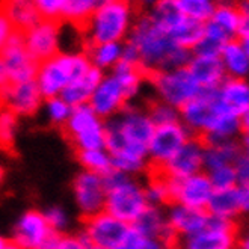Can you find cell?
Segmentation results:
<instances>
[{"instance_id": "obj_1", "label": "cell", "mask_w": 249, "mask_h": 249, "mask_svg": "<svg viewBox=\"0 0 249 249\" xmlns=\"http://www.w3.org/2000/svg\"><path fill=\"white\" fill-rule=\"evenodd\" d=\"M105 150L110 154L113 169L136 178L148 174V143L156 125L146 109L127 105L118 115L105 121Z\"/></svg>"}, {"instance_id": "obj_2", "label": "cell", "mask_w": 249, "mask_h": 249, "mask_svg": "<svg viewBox=\"0 0 249 249\" xmlns=\"http://www.w3.org/2000/svg\"><path fill=\"white\" fill-rule=\"evenodd\" d=\"M180 123L204 145L237 139L243 131L240 118L234 116L217 95V89H202L180 109Z\"/></svg>"}, {"instance_id": "obj_3", "label": "cell", "mask_w": 249, "mask_h": 249, "mask_svg": "<svg viewBox=\"0 0 249 249\" xmlns=\"http://www.w3.org/2000/svg\"><path fill=\"white\" fill-rule=\"evenodd\" d=\"M128 41L136 47L139 65L146 76L156 71L186 67L192 57V52L177 46L150 17H143L138 21Z\"/></svg>"}, {"instance_id": "obj_4", "label": "cell", "mask_w": 249, "mask_h": 249, "mask_svg": "<svg viewBox=\"0 0 249 249\" xmlns=\"http://www.w3.org/2000/svg\"><path fill=\"white\" fill-rule=\"evenodd\" d=\"M103 181L106 186L105 212L118 221L131 225L148 207L143 183L136 177H128L115 169L105 175Z\"/></svg>"}, {"instance_id": "obj_5", "label": "cell", "mask_w": 249, "mask_h": 249, "mask_svg": "<svg viewBox=\"0 0 249 249\" xmlns=\"http://www.w3.org/2000/svg\"><path fill=\"white\" fill-rule=\"evenodd\" d=\"M92 67L85 53H57L52 59L38 65L35 82L42 98L61 95L64 88Z\"/></svg>"}, {"instance_id": "obj_6", "label": "cell", "mask_w": 249, "mask_h": 249, "mask_svg": "<svg viewBox=\"0 0 249 249\" xmlns=\"http://www.w3.org/2000/svg\"><path fill=\"white\" fill-rule=\"evenodd\" d=\"M146 80H150L154 88L156 100L163 101L178 110L202 91L187 67L156 71L146 76Z\"/></svg>"}, {"instance_id": "obj_7", "label": "cell", "mask_w": 249, "mask_h": 249, "mask_svg": "<svg viewBox=\"0 0 249 249\" xmlns=\"http://www.w3.org/2000/svg\"><path fill=\"white\" fill-rule=\"evenodd\" d=\"M62 130L76 151L105 148V121L95 115L89 105L72 107Z\"/></svg>"}, {"instance_id": "obj_8", "label": "cell", "mask_w": 249, "mask_h": 249, "mask_svg": "<svg viewBox=\"0 0 249 249\" xmlns=\"http://www.w3.org/2000/svg\"><path fill=\"white\" fill-rule=\"evenodd\" d=\"M130 16V2L127 0H107L101 3L91 23L88 44L121 42L125 35Z\"/></svg>"}, {"instance_id": "obj_9", "label": "cell", "mask_w": 249, "mask_h": 249, "mask_svg": "<svg viewBox=\"0 0 249 249\" xmlns=\"http://www.w3.org/2000/svg\"><path fill=\"white\" fill-rule=\"evenodd\" d=\"M237 237V222L212 216L206 228L175 240L174 249H234Z\"/></svg>"}, {"instance_id": "obj_10", "label": "cell", "mask_w": 249, "mask_h": 249, "mask_svg": "<svg viewBox=\"0 0 249 249\" xmlns=\"http://www.w3.org/2000/svg\"><path fill=\"white\" fill-rule=\"evenodd\" d=\"M61 234H56L39 210L24 212L12 230V242L21 249H53Z\"/></svg>"}, {"instance_id": "obj_11", "label": "cell", "mask_w": 249, "mask_h": 249, "mask_svg": "<svg viewBox=\"0 0 249 249\" xmlns=\"http://www.w3.org/2000/svg\"><path fill=\"white\" fill-rule=\"evenodd\" d=\"M190 138H192L190 131L180 121L156 127L148 143V160L151 168L150 171H157L165 163H168L171 157Z\"/></svg>"}, {"instance_id": "obj_12", "label": "cell", "mask_w": 249, "mask_h": 249, "mask_svg": "<svg viewBox=\"0 0 249 249\" xmlns=\"http://www.w3.org/2000/svg\"><path fill=\"white\" fill-rule=\"evenodd\" d=\"M128 228L130 225L118 221L103 210L101 213L83 219L80 231L91 249H112L124 239Z\"/></svg>"}, {"instance_id": "obj_13", "label": "cell", "mask_w": 249, "mask_h": 249, "mask_svg": "<svg viewBox=\"0 0 249 249\" xmlns=\"http://www.w3.org/2000/svg\"><path fill=\"white\" fill-rule=\"evenodd\" d=\"M72 195L76 207L83 219L105 210L106 186L103 177L88 171H80L72 181Z\"/></svg>"}, {"instance_id": "obj_14", "label": "cell", "mask_w": 249, "mask_h": 249, "mask_svg": "<svg viewBox=\"0 0 249 249\" xmlns=\"http://www.w3.org/2000/svg\"><path fill=\"white\" fill-rule=\"evenodd\" d=\"M166 178V177H165ZM171 202H178L187 207L206 210L213 195V187L206 172H198L181 180L166 178Z\"/></svg>"}, {"instance_id": "obj_15", "label": "cell", "mask_w": 249, "mask_h": 249, "mask_svg": "<svg viewBox=\"0 0 249 249\" xmlns=\"http://www.w3.org/2000/svg\"><path fill=\"white\" fill-rule=\"evenodd\" d=\"M0 61L5 67L9 83L35 80L38 65L27 53L23 35L12 32L5 49L0 52Z\"/></svg>"}, {"instance_id": "obj_16", "label": "cell", "mask_w": 249, "mask_h": 249, "mask_svg": "<svg viewBox=\"0 0 249 249\" xmlns=\"http://www.w3.org/2000/svg\"><path fill=\"white\" fill-rule=\"evenodd\" d=\"M204 150L206 145L199 138L192 136L175 153L168 163L160 169L153 171L162 174L166 178L181 180L204 171Z\"/></svg>"}, {"instance_id": "obj_17", "label": "cell", "mask_w": 249, "mask_h": 249, "mask_svg": "<svg viewBox=\"0 0 249 249\" xmlns=\"http://www.w3.org/2000/svg\"><path fill=\"white\" fill-rule=\"evenodd\" d=\"M42 95L35 80L8 83L0 89V106L20 116H34L42 107Z\"/></svg>"}, {"instance_id": "obj_18", "label": "cell", "mask_w": 249, "mask_h": 249, "mask_svg": "<svg viewBox=\"0 0 249 249\" xmlns=\"http://www.w3.org/2000/svg\"><path fill=\"white\" fill-rule=\"evenodd\" d=\"M206 210L213 217L237 222L249 210V186L214 190Z\"/></svg>"}, {"instance_id": "obj_19", "label": "cell", "mask_w": 249, "mask_h": 249, "mask_svg": "<svg viewBox=\"0 0 249 249\" xmlns=\"http://www.w3.org/2000/svg\"><path fill=\"white\" fill-rule=\"evenodd\" d=\"M61 23L39 21L31 32L24 35V47L36 65L52 59L59 52V29Z\"/></svg>"}, {"instance_id": "obj_20", "label": "cell", "mask_w": 249, "mask_h": 249, "mask_svg": "<svg viewBox=\"0 0 249 249\" xmlns=\"http://www.w3.org/2000/svg\"><path fill=\"white\" fill-rule=\"evenodd\" d=\"M88 105L97 116H100L103 121H107L112 116L118 115L130 103L120 82L112 74H105V77L101 79L95 91L92 92Z\"/></svg>"}, {"instance_id": "obj_21", "label": "cell", "mask_w": 249, "mask_h": 249, "mask_svg": "<svg viewBox=\"0 0 249 249\" xmlns=\"http://www.w3.org/2000/svg\"><path fill=\"white\" fill-rule=\"evenodd\" d=\"M165 213L166 221L177 239L190 236V234H195L206 228L212 217L207 210L187 207L178 202H171L169 206H166Z\"/></svg>"}, {"instance_id": "obj_22", "label": "cell", "mask_w": 249, "mask_h": 249, "mask_svg": "<svg viewBox=\"0 0 249 249\" xmlns=\"http://www.w3.org/2000/svg\"><path fill=\"white\" fill-rule=\"evenodd\" d=\"M130 227L135 228L143 237L159 239L171 245L172 248L175 240H177V236H175V232L171 230L166 221V213L163 207L148 206Z\"/></svg>"}, {"instance_id": "obj_23", "label": "cell", "mask_w": 249, "mask_h": 249, "mask_svg": "<svg viewBox=\"0 0 249 249\" xmlns=\"http://www.w3.org/2000/svg\"><path fill=\"white\" fill-rule=\"evenodd\" d=\"M0 14L11 24L12 32L23 36L41 21L34 0H0Z\"/></svg>"}, {"instance_id": "obj_24", "label": "cell", "mask_w": 249, "mask_h": 249, "mask_svg": "<svg viewBox=\"0 0 249 249\" xmlns=\"http://www.w3.org/2000/svg\"><path fill=\"white\" fill-rule=\"evenodd\" d=\"M190 74L198 82L201 89H214L221 85L227 72L221 56H194L190 57L189 64L186 65Z\"/></svg>"}, {"instance_id": "obj_25", "label": "cell", "mask_w": 249, "mask_h": 249, "mask_svg": "<svg viewBox=\"0 0 249 249\" xmlns=\"http://www.w3.org/2000/svg\"><path fill=\"white\" fill-rule=\"evenodd\" d=\"M219 100L237 118L249 115V85L246 79L225 77L217 88Z\"/></svg>"}, {"instance_id": "obj_26", "label": "cell", "mask_w": 249, "mask_h": 249, "mask_svg": "<svg viewBox=\"0 0 249 249\" xmlns=\"http://www.w3.org/2000/svg\"><path fill=\"white\" fill-rule=\"evenodd\" d=\"M105 77V72L95 68L94 65L89 68V71L83 74L82 77L70 82L61 92V98L70 107H77L89 103V98L92 92L95 91V88L101 82V79Z\"/></svg>"}, {"instance_id": "obj_27", "label": "cell", "mask_w": 249, "mask_h": 249, "mask_svg": "<svg viewBox=\"0 0 249 249\" xmlns=\"http://www.w3.org/2000/svg\"><path fill=\"white\" fill-rule=\"evenodd\" d=\"M221 61L224 64L227 77L246 79L249 71V50L248 41L234 38L222 47Z\"/></svg>"}, {"instance_id": "obj_28", "label": "cell", "mask_w": 249, "mask_h": 249, "mask_svg": "<svg viewBox=\"0 0 249 249\" xmlns=\"http://www.w3.org/2000/svg\"><path fill=\"white\" fill-rule=\"evenodd\" d=\"M100 5V0H64L62 21L70 23L80 34H89L94 14Z\"/></svg>"}, {"instance_id": "obj_29", "label": "cell", "mask_w": 249, "mask_h": 249, "mask_svg": "<svg viewBox=\"0 0 249 249\" xmlns=\"http://www.w3.org/2000/svg\"><path fill=\"white\" fill-rule=\"evenodd\" d=\"M245 150L246 148L240 145L239 139L206 145V150H204V172L224 165H232L237 156Z\"/></svg>"}, {"instance_id": "obj_30", "label": "cell", "mask_w": 249, "mask_h": 249, "mask_svg": "<svg viewBox=\"0 0 249 249\" xmlns=\"http://www.w3.org/2000/svg\"><path fill=\"white\" fill-rule=\"evenodd\" d=\"M186 17L187 16L181 11L178 0H157L150 16L151 21L166 34L174 31Z\"/></svg>"}, {"instance_id": "obj_31", "label": "cell", "mask_w": 249, "mask_h": 249, "mask_svg": "<svg viewBox=\"0 0 249 249\" xmlns=\"http://www.w3.org/2000/svg\"><path fill=\"white\" fill-rule=\"evenodd\" d=\"M123 44L121 42H106V44H86L85 54L89 57L91 64L105 71L112 70L121 57Z\"/></svg>"}, {"instance_id": "obj_32", "label": "cell", "mask_w": 249, "mask_h": 249, "mask_svg": "<svg viewBox=\"0 0 249 249\" xmlns=\"http://www.w3.org/2000/svg\"><path fill=\"white\" fill-rule=\"evenodd\" d=\"M204 27H206V23L186 17L177 27L171 31L168 35L171 36V39L177 44V46L187 49L192 52V49L196 46V44L202 39L204 36Z\"/></svg>"}, {"instance_id": "obj_33", "label": "cell", "mask_w": 249, "mask_h": 249, "mask_svg": "<svg viewBox=\"0 0 249 249\" xmlns=\"http://www.w3.org/2000/svg\"><path fill=\"white\" fill-rule=\"evenodd\" d=\"M76 157L83 171L101 175V177H105L106 174H109L113 169L110 154L105 148L76 151Z\"/></svg>"}, {"instance_id": "obj_34", "label": "cell", "mask_w": 249, "mask_h": 249, "mask_svg": "<svg viewBox=\"0 0 249 249\" xmlns=\"http://www.w3.org/2000/svg\"><path fill=\"white\" fill-rule=\"evenodd\" d=\"M148 181L143 184L145 189V196L148 206H156V207H166L171 204V196H169V189H168V181L162 174L159 172H148Z\"/></svg>"}, {"instance_id": "obj_35", "label": "cell", "mask_w": 249, "mask_h": 249, "mask_svg": "<svg viewBox=\"0 0 249 249\" xmlns=\"http://www.w3.org/2000/svg\"><path fill=\"white\" fill-rule=\"evenodd\" d=\"M18 131V116L0 106V148L12 150Z\"/></svg>"}, {"instance_id": "obj_36", "label": "cell", "mask_w": 249, "mask_h": 249, "mask_svg": "<svg viewBox=\"0 0 249 249\" xmlns=\"http://www.w3.org/2000/svg\"><path fill=\"white\" fill-rule=\"evenodd\" d=\"M240 16H242V12L237 8L228 6V5H221V6L214 8L210 21H213L221 29H224L231 38H236Z\"/></svg>"}, {"instance_id": "obj_37", "label": "cell", "mask_w": 249, "mask_h": 249, "mask_svg": "<svg viewBox=\"0 0 249 249\" xmlns=\"http://www.w3.org/2000/svg\"><path fill=\"white\" fill-rule=\"evenodd\" d=\"M146 112H148L150 118L156 127L180 121V110L163 103V101H160V100L150 101V105L146 106Z\"/></svg>"}, {"instance_id": "obj_38", "label": "cell", "mask_w": 249, "mask_h": 249, "mask_svg": "<svg viewBox=\"0 0 249 249\" xmlns=\"http://www.w3.org/2000/svg\"><path fill=\"white\" fill-rule=\"evenodd\" d=\"M42 107L46 110V116L47 120L56 125V127H64L67 120L70 118L71 109L65 101L57 95V97H52V98H44L42 101Z\"/></svg>"}, {"instance_id": "obj_39", "label": "cell", "mask_w": 249, "mask_h": 249, "mask_svg": "<svg viewBox=\"0 0 249 249\" xmlns=\"http://www.w3.org/2000/svg\"><path fill=\"white\" fill-rule=\"evenodd\" d=\"M207 177L212 183L213 190H225L237 186V178H236V171H234L232 165H224L214 168L212 171H207Z\"/></svg>"}, {"instance_id": "obj_40", "label": "cell", "mask_w": 249, "mask_h": 249, "mask_svg": "<svg viewBox=\"0 0 249 249\" xmlns=\"http://www.w3.org/2000/svg\"><path fill=\"white\" fill-rule=\"evenodd\" d=\"M34 5L38 11L41 21H53V23H64L62 21V5L64 0H34Z\"/></svg>"}, {"instance_id": "obj_41", "label": "cell", "mask_w": 249, "mask_h": 249, "mask_svg": "<svg viewBox=\"0 0 249 249\" xmlns=\"http://www.w3.org/2000/svg\"><path fill=\"white\" fill-rule=\"evenodd\" d=\"M49 227L56 234H65L70 228V214L61 206H52L42 212Z\"/></svg>"}, {"instance_id": "obj_42", "label": "cell", "mask_w": 249, "mask_h": 249, "mask_svg": "<svg viewBox=\"0 0 249 249\" xmlns=\"http://www.w3.org/2000/svg\"><path fill=\"white\" fill-rule=\"evenodd\" d=\"M53 249H91L83 232L79 231L76 234H61Z\"/></svg>"}, {"instance_id": "obj_43", "label": "cell", "mask_w": 249, "mask_h": 249, "mask_svg": "<svg viewBox=\"0 0 249 249\" xmlns=\"http://www.w3.org/2000/svg\"><path fill=\"white\" fill-rule=\"evenodd\" d=\"M234 171H236L237 186H249V153L248 150L242 151L234 160Z\"/></svg>"}, {"instance_id": "obj_44", "label": "cell", "mask_w": 249, "mask_h": 249, "mask_svg": "<svg viewBox=\"0 0 249 249\" xmlns=\"http://www.w3.org/2000/svg\"><path fill=\"white\" fill-rule=\"evenodd\" d=\"M141 239V234L135 230V228H128L127 234L124 236V239L116 245L112 249H138V243Z\"/></svg>"}, {"instance_id": "obj_45", "label": "cell", "mask_w": 249, "mask_h": 249, "mask_svg": "<svg viewBox=\"0 0 249 249\" xmlns=\"http://www.w3.org/2000/svg\"><path fill=\"white\" fill-rule=\"evenodd\" d=\"M138 249H174L171 245L159 240V239H151V237H143L141 236Z\"/></svg>"}, {"instance_id": "obj_46", "label": "cell", "mask_w": 249, "mask_h": 249, "mask_svg": "<svg viewBox=\"0 0 249 249\" xmlns=\"http://www.w3.org/2000/svg\"><path fill=\"white\" fill-rule=\"evenodd\" d=\"M11 35H12V27L8 23V20L2 16V14H0V52L5 49Z\"/></svg>"}, {"instance_id": "obj_47", "label": "cell", "mask_w": 249, "mask_h": 249, "mask_svg": "<svg viewBox=\"0 0 249 249\" xmlns=\"http://www.w3.org/2000/svg\"><path fill=\"white\" fill-rule=\"evenodd\" d=\"M234 249H249V239H248L246 234H245V236H240V234H239L236 245H234Z\"/></svg>"}, {"instance_id": "obj_48", "label": "cell", "mask_w": 249, "mask_h": 249, "mask_svg": "<svg viewBox=\"0 0 249 249\" xmlns=\"http://www.w3.org/2000/svg\"><path fill=\"white\" fill-rule=\"evenodd\" d=\"M3 249H21V248H20L17 243H14L12 240H11V242L8 240V243L5 245V248H3Z\"/></svg>"}, {"instance_id": "obj_49", "label": "cell", "mask_w": 249, "mask_h": 249, "mask_svg": "<svg viewBox=\"0 0 249 249\" xmlns=\"http://www.w3.org/2000/svg\"><path fill=\"white\" fill-rule=\"evenodd\" d=\"M6 243H8V240H6V239H5L3 236H0V249H3Z\"/></svg>"}, {"instance_id": "obj_50", "label": "cell", "mask_w": 249, "mask_h": 249, "mask_svg": "<svg viewBox=\"0 0 249 249\" xmlns=\"http://www.w3.org/2000/svg\"><path fill=\"white\" fill-rule=\"evenodd\" d=\"M3 177H5V169L2 165H0V184H2V181H3Z\"/></svg>"}, {"instance_id": "obj_51", "label": "cell", "mask_w": 249, "mask_h": 249, "mask_svg": "<svg viewBox=\"0 0 249 249\" xmlns=\"http://www.w3.org/2000/svg\"><path fill=\"white\" fill-rule=\"evenodd\" d=\"M156 2H157V0H139L138 3H139V5H141V3H142V5H145V3L148 5V3H156Z\"/></svg>"}, {"instance_id": "obj_52", "label": "cell", "mask_w": 249, "mask_h": 249, "mask_svg": "<svg viewBox=\"0 0 249 249\" xmlns=\"http://www.w3.org/2000/svg\"><path fill=\"white\" fill-rule=\"evenodd\" d=\"M105 2H107V0H100V3H105Z\"/></svg>"}, {"instance_id": "obj_53", "label": "cell", "mask_w": 249, "mask_h": 249, "mask_svg": "<svg viewBox=\"0 0 249 249\" xmlns=\"http://www.w3.org/2000/svg\"><path fill=\"white\" fill-rule=\"evenodd\" d=\"M127 2H130V0H127Z\"/></svg>"}]
</instances>
